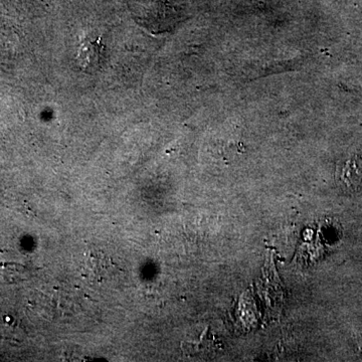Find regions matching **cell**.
I'll return each mask as SVG.
<instances>
[{
	"label": "cell",
	"instance_id": "cell-3",
	"mask_svg": "<svg viewBox=\"0 0 362 362\" xmlns=\"http://www.w3.org/2000/svg\"><path fill=\"white\" fill-rule=\"evenodd\" d=\"M104 47L99 42H86L78 52V62L87 71L96 70L102 61Z\"/></svg>",
	"mask_w": 362,
	"mask_h": 362
},
{
	"label": "cell",
	"instance_id": "cell-2",
	"mask_svg": "<svg viewBox=\"0 0 362 362\" xmlns=\"http://www.w3.org/2000/svg\"><path fill=\"white\" fill-rule=\"evenodd\" d=\"M337 185L347 192L362 189V156H350L340 162L337 170Z\"/></svg>",
	"mask_w": 362,
	"mask_h": 362
},
{
	"label": "cell",
	"instance_id": "cell-4",
	"mask_svg": "<svg viewBox=\"0 0 362 362\" xmlns=\"http://www.w3.org/2000/svg\"><path fill=\"white\" fill-rule=\"evenodd\" d=\"M183 349L192 356H209L211 352L218 349V344L214 342V338L206 333H202L197 341L185 342L182 344Z\"/></svg>",
	"mask_w": 362,
	"mask_h": 362
},
{
	"label": "cell",
	"instance_id": "cell-1",
	"mask_svg": "<svg viewBox=\"0 0 362 362\" xmlns=\"http://www.w3.org/2000/svg\"><path fill=\"white\" fill-rule=\"evenodd\" d=\"M114 269L117 268L113 261L103 252L92 251L85 254L83 261V276L87 278L90 282H105L110 278Z\"/></svg>",
	"mask_w": 362,
	"mask_h": 362
}]
</instances>
